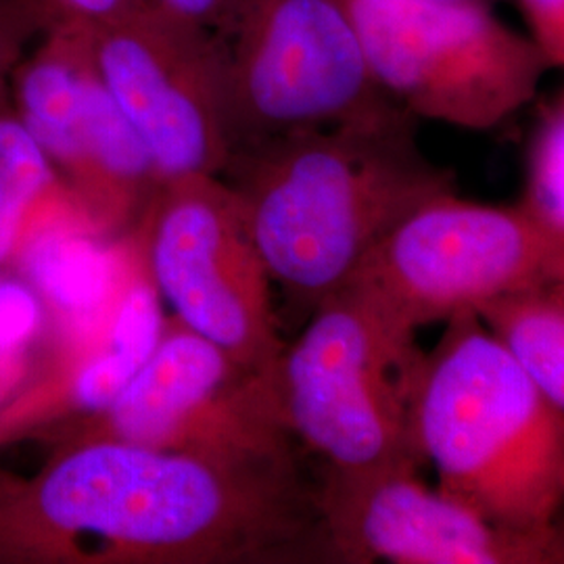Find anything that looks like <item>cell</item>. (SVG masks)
Masks as SVG:
<instances>
[{
	"instance_id": "9a60e30c",
	"label": "cell",
	"mask_w": 564,
	"mask_h": 564,
	"mask_svg": "<svg viewBox=\"0 0 564 564\" xmlns=\"http://www.w3.org/2000/svg\"><path fill=\"white\" fill-rule=\"evenodd\" d=\"M61 184L59 172L21 123L9 95L0 99V272L15 268L28 230Z\"/></svg>"
},
{
	"instance_id": "e0dca14e",
	"label": "cell",
	"mask_w": 564,
	"mask_h": 564,
	"mask_svg": "<svg viewBox=\"0 0 564 564\" xmlns=\"http://www.w3.org/2000/svg\"><path fill=\"white\" fill-rule=\"evenodd\" d=\"M519 203L564 239V88L542 105L531 130Z\"/></svg>"
},
{
	"instance_id": "ba28073f",
	"label": "cell",
	"mask_w": 564,
	"mask_h": 564,
	"mask_svg": "<svg viewBox=\"0 0 564 564\" xmlns=\"http://www.w3.org/2000/svg\"><path fill=\"white\" fill-rule=\"evenodd\" d=\"M564 239L521 203L485 205L437 195L398 224L351 281L372 289L416 330L508 295L552 286ZM349 281V282H351Z\"/></svg>"
},
{
	"instance_id": "ac0fdd59",
	"label": "cell",
	"mask_w": 564,
	"mask_h": 564,
	"mask_svg": "<svg viewBox=\"0 0 564 564\" xmlns=\"http://www.w3.org/2000/svg\"><path fill=\"white\" fill-rule=\"evenodd\" d=\"M53 21L39 0H0V99L18 63Z\"/></svg>"
},
{
	"instance_id": "5bb4252c",
	"label": "cell",
	"mask_w": 564,
	"mask_h": 564,
	"mask_svg": "<svg viewBox=\"0 0 564 564\" xmlns=\"http://www.w3.org/2000/svg\"><path fill=\"white\" fill-rule=\"evenodd\" d=\"M477 316L564 410V300L550 286L484 305Z\"/></svg>"
},
{
	"instance_id": "603a6c76",
	"label": "cell",
	"mask_w": 564,
	"mask_h": 564,
	"mask_svg": "<svg viewBox=\"0 0 564 564\" xmlns=\"http://www.w3.org/2000/svg\"><path fill=\"white\" fill-rule=\"evenodd\" d=\"M449 2H484V4H494L496 0H449Z\"/></svg>"
},
{
	"instance_id": "ffe728a7",
	"label": "cell",
	"mask_w": 564,
	"mask_h": 564,
	"mask_svg": "<svg viewBox=\"0 0 564 564\" xmlns=\"http://www.w3.org/2000/svg\"><path fill=\"white\" fill-rule=\"evenodd\" d=\"M51 21L99 28L144 9L142 0H39Z\"/></svg>"
},
{
	"instance_id": "277c9868",
	"label": "cell",
	"mask_w": 564,
	"mask_h": 564,
	"mask_svg": "<svg viewBox=\"0 0 564 564\" xmlns=\"http://www.w3.org/2000/svg\"><path fill=\"white\" fill-rule=\"evenodd\" d=\"M424 356L416 328L366 284L347 282L312 310L282 351V412L326 475L419 470L414 416Z\"/></svg>"
},
{
	"instance_id": "d6986e66",
	"label": "cell",
	"mask_w": 564,
	"mask_h": 564,
	"mask_svg": "<svg viewBox=\"0 0 564 564\" xmlns=\"http://www.w3.org/2000/svg\"><path fill=\"white\" fill-rule=\"evenodd\" d=\"M527 34L540 46L552 69H564V0H514Z\"/></svg>"
},
{
	"instance_id": "5b68a950",
	"label": "cell",
	"mask_w": 564,
	"mask_h": 564,
	"mask_svg": "<svg viewBox=\"0 0 564 564\" xmlns=\"http://www.w3.org/2000/svg\"><path fill=\"white\" fill-rule=\"evenodd\" d=\"M372 78L416 120L485 132L538 97L552 69L529 34L494 4L449 0H339Z\"/></svg>"
},
{
	"instance_id": "7a4b0ae2",
	"label": "cell",
	"mask_w": 564,
	"mask_h": 564,
	"mask_svg": "<svg viewBox=\"0 0 564 564\" xmlns=\"http://www.w3.org/2000/svg\"><path fill=\"white\" fill-rule=\"evenodd\" d=\"M416 121L389 101L232 155L226 172L251 235L272 282L293 302L314 310L410 212L456 191L454 174L426 158Z\"/></svg>"
},
{
	"instance_id": "7c38bea8",
	"label": "cell",
	"mask_w": 564,
	"mask_h": 564,
	"mask_svg": "<svg viewBox=\"0 0 564 564\" xmlns=\"http://www.w3.org/2000/svg\"><path fill=\"white\" fill-rule=\"evenodd\" d=\"M419 470L326 475L316 491L323 540L349 563L564 564V524L521 531L494 523Z\"/></svg>"
},
{
	"instance_id": "44dd1931",
	"label": "cell",
	"mask_w": 564,
	"mask_h": 564,
	"mask_svg": "<svg viewBox=\"0 0 564 564\" xmlns=\"http://www.w3.org/2000/svg\"><path fill=\"white\" fill-rule=\"evenodd\" d=\"M239 0H142L144 9L193 25L212 36L223 34Z\"/></svg>"
},
{
	"instance_id": "4fadbf2b",
	"label": "cell",
	"mask_w": 564,
	"mask_h": 564,
	"mask_svg": "<svg viewBox=\"0 0 564 564\" xmlns=\"http://www.w3.org/2000/svg\"><path fill=\"white\" fill-rule=\"evenodd\" d=\"M61 181L28 230L15 270L48 305L59 343H93L139 265Z\"/></svg>"
},
{
	"instance_id": "8992f818",
	"label": "cell",
	"mask_w": 564,
	"mask_h": 564,
	"mask_svg": "<svg viewBox=\"0 0 564 564\" xmlns=\"http://www.w3.org/2000/svg\"><path fill=\"white\" fill-rule=\"evenodd\" d=\"M216 39L235 153L393 101L339 0H239Z\"/></svg>"
},
{
	"instance_id": "7402d4cb",
	"label": "cell",
	"mask_w": 564,
	"mask_h": 564,
	"mask_svg": "<svg viewBox=\"0 0 564 564\" xmlns=\"http://www.w3.org/2000/svg\"><path fill=\"white\" fill-rule=\"evenodd\" d=\"M550 289H552L556 295H561V297L564 300V270L561 272V276L554 281V284H552Z\"/></svg>"
},
{
	"instance_id": "3957f363",
	"label": "cell",
	"mask_w": 564,
	"mask_h": 564,
	"mask_svg": "<svg viewBox=\"0 0 564 564\" xmlns=\"http://www.w3.org/2000/svg\"><path fill=\"white\" fill-rule=\"evenodd\" d=\"M414 431L445 496L510 529L561 523L564 410L475 312L424 356Z\"/></svg>"
},
{
	"instance_id": "8fae6325",
	"label": "cell",
	"mask_w": 564,
	"mask_h": 564,
	"mask_svg": "<svg viewBox=\"0 0 564 564\" xmlns=\"http://www.w3.org/2000/svg\"><path fill=\"white\" fill-rule=\"evenodd\" d=\"M9 101L61 181L105 230L147 207L160 181L102 82L88 28L51 23L13 69Z\"/></svg>"
},
{
	"instance_id": "2e32d148",
	"label": "cell",
	"mask_w": 564,
	"mask_h": 564,
	"mask_svg": "<svg viewBox=\"0 0 564 564\" xmlns=\"http://www.w3.org/2000/svg\"><path fill=\"white\" fill-rule=\"evenodd\" d=\"M57 326L34 284L0 272V410L36 383L57 354Z\"/></svg>"
},
{
	"instance_id": "9c48e42d",
	"label": "cell",
	"mask_w": 564,
	"mask_h": 564,
	"mask_svg": "<svg viewBox=\"0 0 564 564\" xmlns=\"http://www.w3.org/2000/svg\"><path fill=\"white\" fill-rule=\"evenodd\" d=\"M116 440L228 460L295 463L279 375L230 358L184 324H165L141 372L63 444Z\"/></svg>"
},
{
	"instance_id": "52a82bcc",
	"label": "cell",
	"mask_w": 564,
	"mask_h": 564,
	"mask_svg": "<svg viewBox=\"0 0 564 564\" xmlns=\"http://www.w3.org/2000/svg\"><path fill=\"white\" fill-rule=\"evenodd\" d=\"M144 223V268L178 323L242 366L279 375L274 282L237 188L216 174L162 181Z\"/></svg>"
},
{
	"instance_id": "6da1fadb",
	"label": "cell",
	"mask_w": 564,
	"mask_h": 564,
	"mask_svg": "<svg viewBox=\"0 0 564 564\" xmlns=\"http://www.w3.org/2000/svg\"><path fill=\"white\" fill-rule=\"evenodd\" d=\"M316 533L295 463L88 440L0 479V563H263Z\"/></svg>"
},
{
	"instance_id": "30bf717a",
	"label": "cell",
	"mask_w": 564,
	"mask_h": 564,
	"mask_svg": "<svg viewBox=\"0 0 564 564\" xmlns=\"http://www.w3.org/2000/svg\"><path fill=\"white\" fill-rule=\"evenodd\" d=\"M88 34L102 82L158 181L224 174L235 142L218 39L149 9Z\"/></svg>"
}]
</instances>
